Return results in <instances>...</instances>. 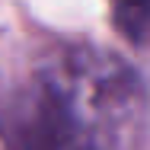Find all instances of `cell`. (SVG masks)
Masks as SVG:
<instances>
[{
    "instance_id": "obj_2",
    "label": "cell",
    "mask_w": 150,
    "mask_h": 150,
    "mask_svg": "<svg viewBox=\"0 0 150 150\" xmlns=\"http://www.w3.org/2000/svg\"><path fill=\"white\" fill-rule=\"evenodd\" d=\"M0 144L3 150H96L38 70L0 96Z\"/></svg>"
},
{
    "instance_id": "obj_1",
    "label": "cell",
    "mask_w": 150,
    "mask_h": 150,
    "mask_svg": "<svg viewBox=\"0 0 150 150\" xmlns=\"http://www.w3.org/2000/svg\"><path fill=\"white\" fill-rule=\"evenodd\" d=\"M96 150H134L144 131L147 96L125 61L96 45L54 48L35 67Z\"/></svg>"
},
{
    "instance_id": "obj_3",
    "label": "cell",
    "mask_w": 150,
    "mask_h": 150,
    "mask_svg": "<svg viewBox=\"0 0 150 150\" xmlns=\"http://www.w3.org/2000/svg\"><path fill=\"white\" fill-rule=\"evenodd\" d=\"M115 19L134 38L147 35L150 32V0H115Z\"/></svg>"
}]
</instances>
